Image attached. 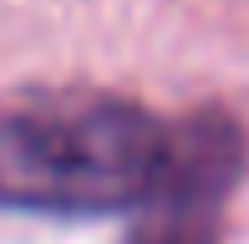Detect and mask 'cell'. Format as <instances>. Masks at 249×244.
<instances>
[{
	"mask_svg": "<svg viewBox=\"0 0 249 244\" xmlns=\"http://www.w3.org/2000/svg\"><path fill=\"white\" fill-rule=\"evenodd\" d=\"M244 173V138L224 112L168 122L97 87L0 97V204L20 214H127Z\"/></svg>",
	"mask_w": 249,
	"mask_h": 244,
	"instance_id": "cell-1",
	"label": "cell"
},
{
	"mask_svg": "<svg viewBox=\"0 0 249 244\" xmlns=\"http://www.w3.org/2000/svg\"><path fill=\"white\" fill-rule=\"evenodd\" d=\"M229 193L188 188V193L148 204V224L132 234V244H219V209Z\"/></svg>",
	"mask_w": 249,
	"mask_h": 244,
	"instance_id": "cell-2",
	"label": "cell"
}]
</instances>
